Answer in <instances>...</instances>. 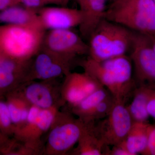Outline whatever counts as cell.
Instances as JSON below:
<instances>
[{
    "mask_svg": "<svg viewBox=\"0 0 155 155\" xmlns=\"http://www.w3.org/2000/svg\"><path fill=\"white\" fill-rule=\"evenodd\" d=\"M81 66L84 72L97 81L117 101L126 103L136 87L133 64L127 55L101 61L88 57L81 62Z\"/></svg>",
    "mask_w": 155,
    "mask_h": 155,
    "instance_id": "1",
    "label": "cell"
},
{
    "mask_svg": "<svg viewBox=\"0 0 155 155\" xmlns=\"http://www.w3.org/2000/svg\"><path fill=\"white\" fill-rule=\"evenodd\" d=\"M46 31L39 25H0V61H32L41 49Z\"/></svg>",
    "mask_w": 155,
    "mask_h": 155,
    "instance_id": "2",
    "label": "cell"
},
{
    "mask_svg": "<svg viewBox=\"0 0 155 155\" xmlns=\"http://www.w3.org/2000/svg\"><path fill=\"white\" fill-rule=\"evenodd\" d=\"M135 32L104 19L88 39V57L101 61L130 52Z\"/></svg>",
    "mask_w": 155,
    "mask_h": 155,
    "instance_id": "3",
    "label": "cell"
},
{
    "mask_svg": "<svg viewBox=\"0 0 155 155\" xmlns=\"http://www.w3.org/2000/svg\"><path fill=\"white\" fill-rule=\"evenodd\" d=\"M105 19L137 33L155 37L153 0H111Z\"/></svg>",
    "mask_w": 155,
    "mask_h": 155,
    "instance_id": "4",
    "label": "cell"
},
{
    "mask_svg": "<svg viewBox=\"0 0 155 155\" xmlns=\"http://www.w3.org/2000/svg\"><path fill=\"white\" fill-rule=\"evenodd\" d=\"M89 124L75 118L70 111L59 110L48 131L43 155L69 154Z\"/></svg>",
    "mask_w": 155,
    "mask_h": 155,
    "instance_id": "5",
    "label": "cell"
},
{
    "mask_svg": "<svg viewBox=\"0 0 155 155\" xmlns=\"http://www.w3.org/2000/svg\"><path fill=\"white\" fill-rule=\"evenodd\" d=\"M60 109H41L31 106L26 122L15 131L13 138L43 155L44 142L42 137L47 133L57 112Z\"/></svg>",
    "mask_w": 155,
    "mask_h": 155,
    "instance_id": "6",
    "label": "cell"
},
{
    "mask_svg": "<svg viewBox=\"0 0 155 155\" xmlns=\"http://www.w3.org/2000/svg\"><path fill=\"white\" fill-rule=\"evenodd\" d=\"M125 104L116 100L109 115L94 124L95 132L105 146H113L126 139L133 122Z\"/></svg>",
    "mask_w": 155,
    "mask_h": 155,
    "instance_id": "7",
    "label": "cell"
},
{
    "mask_svg": "<svg viewBox=\"0 0 155 155\" xmlns=\"http://www.w3.org/2000/svg\"><path fill=\"white\" fill-rule=\"evenodd\" d=\"M61 84L58 79L29 81L15 91L31 105L41 109H60L66 104L61 96Z\"/></svg>",
    "mask_w": 155,
    "mask_h": 155,
    "instance_id": "8",
    "label": "cell"
},
{
    "mask_svg": "<svg viewBox=\"0 0 155 155\" xmlns=\"http://www.w3.org/2000/svg\"><path fill=\"white\" fill-rule=\"evenodd\" d=\"M41 49L74 62L79 56L88 54V45L72 29L47 31Z\"/></svg>",
    "mask_w": 155,
    "mask_h": 155,
    "instance_id": "9",
    "label": "cell"
},
{
    "mask_svg": "<svg viewBox=\"0 0 155 155\" xmlns=\"http://www.w3.org/2000/svg\"><path fill=\"white\" fill-rule=\"evenodd\" d=\"M130 53L136 83L155 84V52L149 37L135 32Z\"/></svg>",
    "mask_w": 155,
    "mask_h": 155,
    "instance_id": "10",
    "label": "cell"
},
{
    "mask_svg": "<svg viewBox=\"0 0 155 155\" xmlns=\"http://www.w3.org/2000/svg\"><path fill=\"white\" fill-rule=\"evenodd\" d=\"M73 62L41 49L33 58L31 66L30 81L58 79L71 72Z\"/></svg>",
    "mask_w": 155,
    "mask_h": 155,
    "instance_id": "11",
    "label": "cell"
},
{
    "mask_svg": "<svg viewBox=\"0 0 155 155\" xmlns=\"http://www.w3.org/2000/svg\"><path fill=\"white\" fill-rule=\"evenodd\" d=\"M102 87L97 81L86 72H71L65 76L61 84V96L70 107L79 102Z\"/></svg>",
    "mask_w": 155,
    "mask_h": 155,
    "instance_id": "12",
    "label": "cell"
},
{
    "mask_svg": "<svg viewBox=\"0 0 155 155\" xmlns=\"http://www.w3.org/2000/svg\"><path fill=\"white\" fill-rule=\"evenodd\" d=\"M39 19L45 30L72 29L79 26L81 16L78 9L67 6L44 7L38 10Z\"/></svg>",
    "mask_w": 155,
    "mask_h": 155,
    "instance_id": "13",
    "label": "cell"
},
{
    "mask_svg": "<svg viewBox=\"0 0 155 155\" xmlns=\"http://www.w3.org/2000/svg\"><path fill=\"white\" fill-rule=\"evenodd\" d=\"M32 61L20 63L8 60L0 61V97H5L10 92L30 81Z\"/></svg>",
    "mask_w": 155,
    "mask_h": 155,
    "instance_id": "14",
    "label": "cell"
},
{
    "mask_svg": "<svg viewBox=\"0 0 155 155\" xmlns=\"http://www.w3.org/2000/svg\"><path fill=\"white\" fill-rule=\"evenodd\" d=\"M79 6L81 22L79 25L80 35L88 40L102 20L105 19L107 0H74Z\"/></svg>",
    "mask_w": 155,
    "mask_h": 155,
    "instance_id": "15",
    "label": "cell"
},
{
    "mask_svg": "<svg viewBox=\"0 0 155 155\" xmlns=\"http://www.w3.org/2000/svg\"><path fill=\"white\" fill-rule=\"evenodd\" d=\"M155 84H144L136 87L130 104L126 106L133 122H147L150 116L147 105Z\"/></svg>",
    "mask_w": 155,
    "mask_h": 155,
    "instance_id": "16",
    "label": "cell"
},
{
    "mask_svg": "<svg viewBox=\"0 0 155 155\" xmlns=\"http://www.w3.org/2000/svg\"><path fill=\"white\" fill-rule=\"evenodd\" d=\"M38 10L20 5L10 7L0 12V23L42 26Z\"/></svg>",
    "mask_w": 155,
    "mask_h": 155,
    "instance_id": "17",
    "label": "cell"
},
{
    "mask_svg": "<svg viewBox=\"0 0 155 155\" xmlns=\"http://www.w3.org/2000/svg\"><path fill=\"white\" fill-rule=\"evenodd\" d=\"M152 125L147 122H133L124 141L126 148L131 155L142 154L144 152Z\"/></svg>",
    "mask_w": 155,
    "mask_h": 155,
    "instance_id": "18",
    "label": "cell"
},
{
    "mask_svg": "<svg viewBox=\"0 0 155 155\" xmlns=\"http://www.w3.org/2000/svg\"><path fill=\"white\" fill-rule=\"evenodd\" d=\"M94 124H90L81 136L77 146L70 153L76 155H104L105 146L97 136Z\"/></svg>",
    "mask_w": 155,
    "mask_h": 155,
    "instance_id": "19",
    "label": "cell"
},
{
    "mask_svg": "<svg viewBox=\"0 0 155 155\" xmlns=\"http://www.w3.org/2000/svg\"><path fill=\"white\" fill-rule=\"evenodd\" d=\"M5 98L14 124L15 132L25 124L31 105L15 90L8 93Z\"/></svg>",
    "mask_w": 155,
    "mask_h": 155,
    "instance_id": "20",
    "label": "cell"
},
{
    "mask_svg": "<svg viewBox=\"0 0 155 155\" xmlns=\"http://www.w3.org/2000/svg\"><path fill=\"white\" fill-rule=\"evenodd\" d=\"M110 94V92L104 87L89 95L74 105L70 106V112L86 123L89 116L100 102Z\"/></svg>",
    "mask_w": 155,
    "mask_h": 155,
    "instance_id": "21",
    "label": "cell"
},
{
    "mask_svg": "<svg viewBox=\"0 0 155 155\" xmlns=\"http://www.w3.org/2000/svg\"><path fill=\"white\" fill-rule=\"evenodd\" d=\"M115 101L114 97L110 94L100 102L89 116L86 124L95 123L96 121L107 117L110 112Z\"/></svg>",
    "mask_w": 155,
    "mask_h": 155,
    "instance_id": "22",
    "label": "cell"
},
{
    "mask_svg": "<svg viewBox=\"0 0 155 155\" xmlns=\"http://www.w3.org/2000/svg\"><path fill=\"white\" fill-rule=\"evenodd\" d=\"M14 130L5 98L0 97V131L5 135L13 138Z\"/></svg>",
    "mask_w": 155,
    "mask_h": 155,
    "instance_id": "23",
    "label": "cell"
},
{
    "mask_svg": "<svg viewBox=\"0 0 155 155\" xmlns=\"http://www.w3.org/2000/svg\"><path fill=\"white\" fill-rule=\"evenodd\" d=\"M70 0H21L23 5L31 8L38 9L50 5L67 6Z\"/></svg>",
    "mask_w": 155,
    "mask_h": 155,
    "instance_id": "24",
    "label": "cell"
},
{
    "mask_svg": "<svg viewBox=\"0 0 155 155\" xmlns=\"http://www.w3.org/2000/svg\"><path fill=\"white\" fill-rule=\"evenodd\" d=\"M14 142V138L5 135L0 131V154L7 155Z\"/></svg>",
    "mask_w": 155,
    "mask_h": 155,
    "instance_id": "25",
    "label": "cell"
},
{
    "mask_svg": "<svg viewBox=\"0 0 155 155\" xmlns=\"http://www.w3.org/2000/svg\"><path fill=\"white\" fill-rule=\"evenodd\" d=\"M142 155H155V125H152L151 127L147 148Z\"/></svg>",
    "mask_w": 155,
    "mask_h": 155,
    "instance_id": "26",
    "label": "cell"
},
{
    "mask_svg": "<svg viewBox=\"0 0 155 155\" xmlns=\"http://www.w3.org/2000/svg\"><path fill=\"white\" fill-rule=\"evenodd\" d=\"M147 110L150 117L155 119V85L148 102Z\"/></svg>",
    "mask_w": 155,
    "mask_h": 155,
    "instance_id": "27",
    "label": "cell"
},
{
    "mask_svg": "<svg viewBox=\"0 0 155 155\" xmlns=\"http://www.w3.org/2000/svg\"><path fill=\"white\" fill-rule=\"evenodd\" d=\"M21 5V0H0V12L10 7Z\"/></svg>",
    "mask_w": 155,
    "mask_h": 155,
    "instance_id": "28",
    "label": "cell"
},
{
    "mask_svg": "<svg viewBox=\"0 0 155 155\" xmlns=\"http://www.w3.org/2000/svg\"><path fill=\"white\" fill-rule=\"evenodd\" d=\"M149 37L152 47L155 52V37Z\"/></svg>",
    "mask_w": 155,
    "mask_h": 155,
    "instance_id": "29",
    "label": "cell"
},
{
    "mask_svg": "<svg viewBox=\"0 0 155 155\" xmlns=\"http://www.w3.org/2000/svg\"><path fill=\"white\" fill-rule=\"evenodd\" d=\"M154 2L155 3V0H153Z\"/></svg>",
    "mask_w": 155,
    "mask_h": 155,
    "instance_id": "30",
    "label": "cell"
},
{
    "mask_svg": "<svg viewBox=\"0 0 155 155\" xmlns=\"http://www.w3.org/2000/svg\"></svg>",
    "mask_w": 155,
    "mask_h": 155,
    "instance_id": "31",
    "label": "cell"
}]
</instances>
